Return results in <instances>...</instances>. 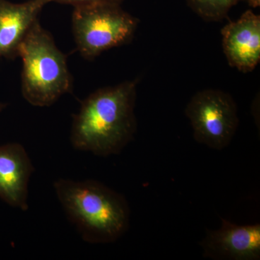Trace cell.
<instances>
[{
    "instance_id": "8fae6325",
    "label": "cell",
    "mask_w": 260,
    "mask_h": 260,
    "mask_svg": "<svg viewBox=\"0 0 260 260\" xmlns=\"http://www.w3.org/2000/svg\"><path fill=\"white\" fill-rule=\"evenodd\" d=\"M44 4L49 3H56L59 4L71 5L73 7L78 5L89 4V3H102V2H109V3H116L121 4L124 0H41Z\"/></svg>"
},
{
    "instance_id": "3957f363",
    "label": "cell",
    "mask_w": 260,
    "mask_h": 260,
    "mask_svg": "<svg viewBox=\"0 0 260 260\" xmlns=\"http://www.w3.org/2000/svg\"><path fill=\"white\" fill-rule=\"evenodd\" d=\"M19 57L23 62L22 94L32 106L50 107L64 94L73 92V78L67 56L39 21L23 41Z\"/></svg>"
},
{
    "instance_id": "5b68a950",
    "label": "cell",
    "mask_w": 260,
    "mask_h": 260,
    "mask_svg": "<svg viewBox=\"0 0 260 260\" xmlns=\"http://www.w3.org/2000/svg\"><path fill=\"white\" fill-rule=\"evenodd\" d=\"M185 114L198 143L215 150L229 145L235 135L239 118L232 95L216 89L194 94L186 106Z\"/></svg>"
},
{
    "instance_id": "7a4b0ae2",
    "label": "cell",
    "mask_w": 260,
    "mask_h": 260,
    "mask_svg": "<svg viewBox=\"0 0 260 260\" xmlns=\"http://www.w3.org/2000/svg\"><path fill=\"white\" fill-rule=\"evenodd\" d=\"M54 188L67 216L85 242H114L127 231L129 205L119 193L93 180L60 179Z\"/></svg>"
},
{
    "instance_id": "6da1fadb",
    "label": "cell",
    "mask_w": 260,
    "mask_h": 260,
    "mask_svg": "<svg viewBox=\"0 0 260 260\" xmlns=\"http://www.w3.org/2000/svg\"><path fill=\"white\" fill-rule=\"evenodd\" d=\"M138 80L99 89L84 99L73 115V148L100 156L120 153L134 138Z\"/></svg>"
},
{
    "instance_id": "4fadbf2b",
    "label": "cell",
    "mask_w": 260,
    "mask_h": 260,
    "mask_svg": "<svg viewBox=\"0 0 260 260\" xmlns=\"http://www.w3.org/2000/svg\"><path fill=\"white\" fill-rule=\"evenodd\" d=\"M7 107V104L5 103L0 102V114L4 111L5 108Z\"/></svg>"
},
{
    "instance_id": "8992f818",
    "label": "cell",
    "mask_w": 260,
    "mask_h": 260,
    "mask_svg": "<svg viewBox=\"0 0 260 260\" xmlns=\"http://www.w3.org/2000/svg\"><path fill=\"white\" fill-rule=\"evenodd\" d=\"M205 257L256 260L260 257V224L237 225L221 218V226L208 231L200 243Z\"/></svg>"
},
{
    "instance_id": "9c48e42d",
    "label": "cell",
    "mask_w": 260,
    "mask_h": 260,
    "mask_svg": "<svg viewBox=\"0 0 260 260\" xmlns=\"http://www.w3.org/2000/svg\"><path fill=\"white\" fill-rule=\"evenodd\" d=\"M44 4L41 0L13 3L0 0V57L14 60L28 32L39 20Z\"/></svg>"
},
{
    "instance_id": "7c38bea8",
    "label": "cell",
    "mask_w": 260,
    "mask_h": 260,
    "mask_svg": "<svg viewBox=\"0 0 260 260\" xmlns=\"http://www.w3.org/2000/svg\"><path fill=\"white\" fill-rule=\"evenodd\" d=\"M250 8H256L260 6V0H245Z\"/></svg>"
},
{
    "instance_id": "277c9868",
    "label": "cell",
    "mask_w": 260,
    "mask_h": 260,
    "mask_svg": "<svg viewBox=\"0 0 260 260\" xmlns=\"http://www.w3.org/2000/svg\"><path fill=\"white\" fill-rule=\"evenodd\" d=\"M120 5L102 2L74 7L72 30L77 51L85 59L133 40L140 20Z\"/></svg>"
},
{
    "instance_id": "ba28073f",
    "label": "cell",
    "mask_w": 260,
    "mask_h": 260,
    "mask_svg": "<svg viewBox=\"0 0 260 260\" xmlns=\"http://www.w3.org/2000/svg\"><path fill=\"white\" fill-rule=\"evenodd\" d=\"M34 168L20 143L0 145V198L23 211L28 209V184Z\"/></svg>"
},
{
    "instance_id": "30bf717a",
    "label": "cell",
    "mask_w": 260,
    "mask_h": 260,
    "mask_svg": "<svg viewBox=\"0 0 260 260\" xmlns=\"http://www.w3.org/2000/svg\"><path fill=\"white\" fill-rule=\"evenodd\" d=\"M243 0H186L188 6L205 21H221L233 7Z\"/></svg>"
},
{
    "instance_id": "52a82bcc",
    "label": "cell",
    "mask_w": 260,
    "mask_h": 260,
    "mask_svg": "<svg viewBox=\"0 0 260 260\" xmlns=\"http://www.w3.org/2000/svg\"><path fill=\"white\" fill-rule=\"evenodd\" d=\"M222 46L228 62L242 73L252 72L260 61V16L251 10L222 28Z\"/></svg>"
}]
</instances>
